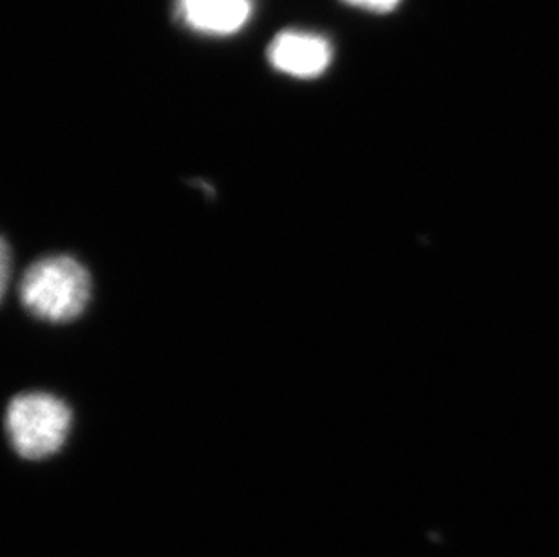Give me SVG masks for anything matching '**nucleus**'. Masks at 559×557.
<instances>
[{
    "instance_id": "obj_2",
    "label": "nucleus",
    "mask_w": 559,
    "mask_h": 557,
    "mask_svg": "<svg viewBox=\"0 0 559 557\" xmlns=\"http://www.w3.org/2000/svg\"><path fill=\"white\" fill-rule=\"evenodd\" d=\"M73 413L49 393L16 394L5 410V432L16 454L26 460L53 457L68 440Z\"/></svg>"
},
{
    "instance_id": "obj_4",
    "label": "nucleus",
    "mask_w": 559,
    "mask_h": 557,
    "mask_svg": "<svg viewBox=\"0 0 559 557\" xmlns=\"http://www.w3.org/2000/svg\"><path fill=\"white\" fill-rule=\"evenodd\" d=\"M183 21L209 35H233L247 24L252 0H178Z\"/></svg>"
},
{
    "instance_id": "obj_6",
    "label": "nucleus",
    "mask_w": 559,
    "mask_h": 557,
    "mask_svg": "<svg viewBox=\"0 0 559 557\" xmlns=\"http://www.w3.org/2000/svg\"><path fill=\"white\" fill-rule=\"evenodd\" d=\"M8 270H10V248L8 242H2V294L8 288Z\"/></svg>"
},
{
    "instance_id": "obj_1",
    "label": "nucleus",
    "mask_w": 559,
    "mask_h": 557,
    "mask_svg": "<svg viewBox=\"0 0 559 557\" xmlns=\"http://www.w3.org/2000/svg\"><path fill=\"white\" fill-rule=\"evenodd\" d=\"M91 297V277L71 256L38 259L22 275L21 300L33 317L63 324L82 316Z\"/></svg>"
},
{
    "instance_id": "obj_5",
    "label": "nucleus",
    "mask_w": 559,
    "mask_h": 557,
    "mask_svg": "<svg viewBox=\"0 0 559 557\" xmlns=\"http://www.w3.org/2000/svg\"><path fill=\"white\" fill-rule=\"evenodd\" d=\"M344 2H348L352 5H359V8H365V10L371 11H391L393 8L399 5L401 0H344Z\"/></svg>"
},
{
    "instance_id": "obj_3",
    "label": "nucleus",
    "mask_w": 559,
    "mask_h": 557,
    "mask_svg": "<svg viewBox=\"0 0 559 557\" xmlns=\"http://www.w3.org/2000/svg\"><path fill=\"white\" fill-rule=\"evenodd\" d=\"M270 63L281 73L297 79H313L332 62V46L326 38L305 32L280 33L269 48Z\"/></svg>"
}]
</instances>
